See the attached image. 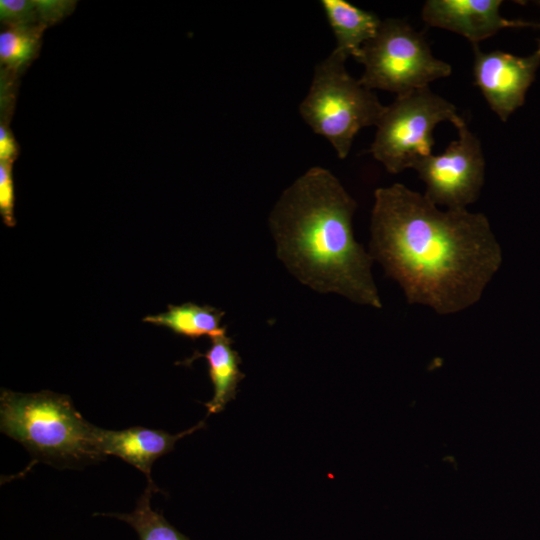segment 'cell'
Here are the masks:
<instances>
[{
    "mask_svg": "<svg viewBox=\"0 0 540 540\" xmlns=\"http://www.w3.org/2000/svg\"><path fill=\"white\" fill-rule=\"evenodd\" d=\"M369 253L409 304L439 315L478 303L502 264L484 214L442 210L401 183L374 192Z\"/></svg>",
    "mask_w": 540,
    "mask_h": 540,
    "instance_id": "1",
    "label": "cell"
},
{
    "mask_svg": "<svg viewBox=\"0 0 540 540\" xmlns=\"http://www.w3.org/2000/svg\"><path fill=\"white\" fill-rule=\"evenodd\" d=\"M356 208L339 179L314 166L283 191L270 212L269 228L277 258L300 283L380 309L374 260L353 233Z\"/></svg>",
    "mask_w": 540,
    "mask_h": 540,
    "instance_id": "2",
    "label": "cell"
},
{
    "mask_svg": "<svg viewBox=\"0 0 540 540\" xmlns=\"http://www.w3.org/2000/svg\"><path fill=\"white\" fill-rule=\"evenodd\" d=\"M0 429L48 462L69 464L103 457L96 446L95 426L81 416L66 395L3 389Z\"/></svg>",
    "mask_w": 540,
    "mask_h": 540,
    "instance_id": "3",
    "label": "cell"
},
{
    "mask_svg": "<svg viewBox=\"0 0 540 540\" xmlns=\"http://www.w3.org/2000/svg\"><path fill=\"white\" fill-rule=\"evenodd\" d=\"M346 60L335 50L322 60L299 106L305 123L330 142L340 159L348 156L362 128L377 125L386 107L371 89L347 72Z\"/></svg>",
    "mask_w": 540,
    "mask_h": 540,
    "instance_id": "4",
    "label": "cell"
},
{
    "mask_svg": "<svg viewBox=\"0 0 540 540\" xmlns=\"http://www.w3.org/2000/svg\"><path fill=\"white\" fill-rule=\"evenodd\" d=\"M443 121L455 127L465 122L451 102L429 87L396 96L376 125L370 152L391 174L414 169L433 154V131Z\"/></svg>",
    "mask_w": 540,
    "mask_h": 540,
    "instance_id": "5",
    "label": "cell"
},
{
    "mask_svg": "<svg viewBox=\"0 0 540 540\" xmlns=\"http://www.w3.org/2000/svg\"><path fill=\"white\" fill-rule=\"evenodd\" d=\"M357 61L364 66L359 81L365 87L397 96L428 87L452 72L448 63L433 56L423 34L401 19L382 21Z\"/></svg>",
    "mask_w": 540,
    "mask_h": 540,
    "instance_id": "6",
    "label": "cell"
},
{
    "mask_svg": "<svg viewBox=\"0 0 540 540\" xmlns=\"http://www.w3.org/2000/svg\"><path fill=\"white\" fill-rule=\"evenodd\" d=\"M458 139L437 155L421 160L415 170L424 182V195L436 206L467 209L476 202L485 182V159L480 140L463 122Z\"/></svg>",
    "mask_w": 540,
    "mask_h": 540,
    "instance_id": "7",
    "label": "cell"
},
{
    "mask_svg": "<svg viewBox=\"0 0 540 540\" xmlns=\"http://www.w3.org/2000/svg\"><path fill=\"white\" fill-rule=\"evenodd\" d=\"M473 75L491 110L506 121L525 101L540 65V46L531 55L519 57L494 50L483 52L473 45Z\"/></svg>",
    "mask_w": 540,
    "mask_h": 540,
    "instance_id": "8",
    "label": "cell"
},
{
    "mask_svg": "<svg viewBox=\"0 0 540 540\" xmlns=\"http://www.w3.org/2000/svg\"><path fill=\"white\" fill-rule=\"evenodd\" d=\"M501 0H427L422 8L423 21L467 38L473 45L504 28L539 26L500 15Z\"/></svg>",
    "mask_w": 540,
    "mask_h": 540,
    "instance_id": "9",
    "label": "cell"
},
{
    "mask_svg": "<svg viewBox=\"0 0 540 540\" xmlns=\"http://www.w3.org/2000/svg\"><path fill=\"white\" fill-rule=\"evenodd\" d=\"M205 426L202 421L192 428L172 435L163 430L131 427L105 430L95 426L94 436L102 456L115 455L142 471L151 482V467L156 459L174 449L176 441Z\"/></svg>",
    "mask_w": 540,
    "mask_h": 540,
    "instance_id": "10",
    "label": "cell"
},
{
    "mask_svg": "<svg viewBox=\"0 0 540 540\" xmlns=\"http://www.w3.org/2000/svg\"><path fill=\"white\" fill-rule=\"evenodd\" d=\"M321 6L336 38L335 51L356 60L362 47L373 39L382 23L370 11L360 9L346 0H322Z\"/></svg>",
    "mask_w": 540,
    "mask_h": 540,
    "instance_id": "11",
    "label": "cell"
},
{
    "mask_svg": "<svg viewBox=\"0 0 540 540\" xmlns=\"http://www.w3.org/2000/svg\"><path fill=\"white\" fill-rule=\"evenodd\" d=\"M205 353L195 352L191 358L204 357L208 364V373L213 385V396L205 403L208 414L221 412L237 394L238 385L245 378L240 371L241 358L232 348V339L226 334L215 336Z\"/></svg>",
    "mask_w": 540,
    "mask_h": 540,
    "instance_id": "12",
    "label": "cell"
},
{
    "mask_svg": "<svg viewBox=\"0 0 540 540\" xmlns=\"http://www.w3.org/2000/svg\"><path fill=\"white\" fill-rule=\"evenodd\" d=\"M224 315L225 312L218 308L186 302L168 305L166 312L145 316L143 321L195 340L203 336L213 338L226 334V327L221 325Z\"/></svg>",
    "mask_w": 540,
    "mask_h": 540,
    "instance_id": "13",
    "label": "cell"
},
{
    "mask_svg": "<svg viewBox=\"0 0 540 540\" xmlns=\"http://www.w3.org/2000/svg\"><path fill=\"white\" fill-rule=\"evenodd\" d=\"M157 488L153 481L138 499L134 511L131 513L101 514L118 518L132 526L138 534L139 540H189L180 533L163 517L161 513L154 511L150 504L153 491Z\"/></svg>",
    "mask_w": 540,
    "mask_h": 540,
    "instance_id": "14",
    "label": "cell"
},
{
    "mask_svg": "<svg viewBox=\"0 0 540 540\" xmlns=\"http://www.w3.org/2000/svg\"><path fill=\"white\" fill-rule=\"evenodd\" d=\"M37 25L9 26L0 34V61L11 71L25 68L37 55L42 31Z\"/></svg>",
    "mask_w": 540,
    "mask_h": 540,
    "instance_id": "15",
    "label": "cell"
},
{
    "mask_svg": "<svg viewBox=\"0 0 540 540\" xmlns=\"http://www.w3.org/2000/svg\"><path fill=\"white\" fill-rule=\"evenodd\" d=\"M0 19L8 26L39 24L36 0H1Z\"/></svg>",
    "mask_w": 540,
    "mask_h": 540,
    "instance_id": "16",
    "label": "cell"
},
{
    "mask_svg": "<svg viewBox=\"0 0 540 540\" xmlns=\"http://www.w3.org/2000/svg\"><path fill=\"white\" fill-rule=\"evenodd\" d=\"M0 213L7 226L15 225L12 162L0 161Z\"/></svg>",
    "mask_w": 540,
    "mask_h": 540,
    "instance_id": "17",
    "label": "cell"
},
{
    "mask_svg": "<svg viewBox=\"0 0 540 540\" xmlns=\"http://www.w3.org/2000/svg\"><path fill=\"white\" fill-rule=\"evenodd\" d=\"M76 2L70 0H36L38 22L46 27L68 16Z\"/></svg>",
    "mask_w": 540,
    "mask_h": 540,
    "instance_id": "18",
    "label": "cell"
},
{
    "mask_svg": "<svg viewBox=\"0 0 540 540\" xmlns=\"http://www.w3.org/2000/svg\"><path fill=\"white\" fill-rule=\"evenodd\" d=\"M17 156V146L12 133L4 124L0 126V161L12 162Z\"/></svg>",
    "mask_w": 540,
    "mask_h": 540,
    "instance_id": "19",
    "label": "cell"
},
{
    "mask_svg": "<svg viewBox=\"0 0 540 540\" xmlns=\"http://www.w3.org/2000/svg\"><path fill=\"white\" fill-rule=\"evenodd\" d=\"M539 46H540V44H539Z\"/></svg>",
    "mask_w": 540,
    "mask_h": 540,
    "instance_id": "20",
    "label": "cell"
}]
</instances>
